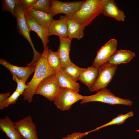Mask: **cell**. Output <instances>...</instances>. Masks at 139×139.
Returning <instances> with one entry per match:
<instances>
[{
    "mask_svg": "<svg viewBox=\"0 0 139 139\" xmlns=\"http://www.w3.org/2000/svg\"><path fill=\"white\" fill-rule=\"evenodd\" d=\"M48 46L44 50L41 56L37 62L34 74L30 81L27 84L28 87L22 95L23 99L28 103H31L35 94V92L40 83L47 77L56 73L49 65L47 59Z\"/></svg>",
    "mask_w": 139,
    "mask_h": 139,
    "instance_id": "1",
    "label": "cell"
},
{
    "mask_svg": "<svg viewBox=\"0 0 139 139\" xmlns=\"http://www.w3.org/2000/svg\"><path fill=\"white\" fill-rule=\"evenodd\" d=\"M101 0H85L80 9L70 18L87 26L101 13Z\"/></svg>",
    "mask_w": 139,
    "mask_h": 139,
    "instance_id": "2",
    "label": "cell"
},
{
    "mask_svg": "<svg viewBox=\"0 0 139 139\" xmlns=\"http://www.w3.org/2000/svg\"><path fill=\"white\" fill-rule=\"evenodd\" d=\"M17 21V29L18 32L29 42L31 46L33 53V56L31 62L27 64L28 66H35L37 62L41 57L42 54L35 49L30 34V31L27 23L24 14L25 10L21 4L17 5L15 9Z\"/></svg>",
    "mask_w": 139,
    "mask_h": 139,
    "instance_id": "3",
    "label": "cell"
},
{
    "mask_svg": "<svg viewBox=\"0 0 139 139\" xmlns=\"http://www.w3.org/2000/svg\"><path fill=\"white\" fill-rule=\"evenodd\" d=\"M93 101L101 102L111 105L120 104L131 106L133 103V102L129 100L116 96L107 88L98 91L94 94L86 96L85 98L82 100L81 104Z\"/></svg>",
    "mask_w": 139,
    "mask_h": 139,
    "instance_id": "4",
    "label": "cell"
},
{
    "mask_svg": "<svg viewBox=\"0 0 139 139\" xmlns=\"http://www.w3.org/2000/svg\"><path fill=\"white\" fill-rule=\"evenodd\" d=\"M55 74L47 77L40 83L35 94L41 95L50 101H54L61 88Z\"/></svg>",
    "mask_w": 139,
    "mask_h": 139,
    "instance_id": "5",
    "label": "cell"
},
{
    "mask_svg": "<svg viewBox=\"0 0 139 139\" xmlns=\"http://www.w3.org/2000/svg\"><path fill=\"white\" fill-rule=\"evenodd\" d=\"M70 89L61 88L58 94L54 101L56 107L63 111L67 110L75 103L85 97Z\"/></svg>",
    "mask_w": 139,
    "mask_h": 139,
    "instance_id": "6",
    "label": "cell"
},
{
    "mask_svg": "<svg viewBox=\"0 0 139 139\" xmlns=\"http://www.w3.org/2000/svg\"><path fill=\"white\" fill-rule=\"evenodd\" d=\"M85 1L69 2L50 0V14L54 17L58 14H63L68 17H70L80 9Z\"/></svg>",
    "mask_w": 139,
    "mask_h": 139,
    "instance_id": "7",
    "label": "cell"
},
{
    "mask_svg": "<svg viewBox=\"0 0 139 139\" xmlns=\"http://www.w3.org/2000/svg\"><path fill=\"white\" fill-rule=\"evenodd\" d=\"M117 66L107 63L99 68L98 75L94 84L89 90L90 92L98 91L106 88L112 79Z\"/></svg>",
    "mask_w": 139,
    "mask_h": 139,
    "instance_id": "8",
    "label": "cell"
},
{
    "mask_svg": "<svg viewBox=\"0 0 139 139\" xmlns=\"http://www.w3.org/2000/svg\"><path fill=\"white\" fill-rule=\"evenodd\" d=\"M15 126L24 139H39L36 126L29 116L15 123Z\"/></svg>",
    "mask_w": 139,
    "mask_h": 139,
    "instance_id": "9",
    "label": "cell"
},
{
    "mask_svg": "<svg viewBox=\"0 0 139 139\" xmlns=\"http://www.w3.org/2000/svg\"><path fill=\"white\" fill-rule=\"evenodd\" d=\"M117 41L115 39H112L109 40L98 51L93 65L99 68L107 63L117 50Z\"/></svg>",
    "mask_w": 139,
    "mask_h": 139,
    "instance_id": "10",
    "label": "cell"
},
{
    "mask_svg": "<svg viewBox=\"0 0 139 139\" xmlns=\"http://www.w3.org/2000/svg\"><path fill=\"white\" fill-rule=\"evenodd\" d=\"M24 15L30 31H33L37 33L42 41L44 50H45L48 47L47 45L49 42L48 29L39 24L25 12Z\"/></svg>",
    "mask_w": 139,
    "mask_h": 139,
    "instance_id": "11",
    "label": "cell"
},
{
    "mask_svg": "<svg viewBox=\"0 0 139 139\" xmlns=\"http://www.w3.org/2000/svg\"><path fill=\"white\" fill-rule=\"evenodd\" d=\"M101 13L104 15L114 18L116 20L124 21L125 16L113 0H101Z\"/></svg>",
    "mask_w": 139,
    "mask_h": 139,
    "instance_id": "12",
    "label": "cell"
},
{
    "mask_svg": "<svg viewBox=\"0 0 139 139\" xmlns=\"http://www.w3.org/2000/svg\"><path fill=\"white\" fill-rule=\"evenodd\" d=\"M66 15H60L58 20L53 19L50 24L48 31L49 36L56 35L59 37L67 38L68 37L67 19Z\"/></svg>",
    "mask_w": 139,
    "mask_h": 139,
    "instance_id": "13",
    "label": "cell"
},
{
    "mask_svg": "<svg viewBox=\"0 0 139 139\" xmlns=\"http://www.w3.org/2000/svg\"><path fill=\"white\" fill-rule=\"evenodd\" d=\"M0 64L7 69L11 73L15 74L20 80L26 83L31 74L34 72L36 66L23 67L11 64L4 59H0Z\"/></svg>",
    "mask_w": 139,
    "mask_h": 139,
    "instance_id": "14",
    "label": "cell"
},
{
    "mask_svg": "<svg viewBox=\"0 0 139 139\" xmlns=\"http://www.w3.org/2000/svg\"><path fill=\"white\" fill-rule=\"evenodd\" d=\"M0 130L10 139H24L16 129L15 123L7 115L0 119Z\"/></svg>",
    "mask_w": 139,
    "mask_h": 139,
    "instance_id": "15",
    "label": "cell"
},
{
    "mask_svg": "<svg viewBox=\"0 0 139 139\" xmlns=\"http://www.w3.org/2000/svg\"><path fill=\"white\" fill-rule=\"evenodd\" d=\"M59 45L57 51L60 58L62 68L72 62L70 57L72 40L68 38L59 37Z\"/></svg>",
    "mask_w": 139,
    "mask_h": 139,
    "instance_id": "16",
    "label": "cell"
},
{
    "mask_svg": "<svg viewBox=\"0 0 139 139\" xmlns=\"http://www.w3.org/2000/svg\"><path fill=\"white\" fill-rule=\"evenodd\" d=\"M99 68L93 65L84 68L77 78V80L85 84L90 90L95 82L97 77Z\"/></svg>",
    "mask_w": 139,
    "mask_h": 139,
    "instance_id": "17",
    "label": "cell"
},
{
    "mask_svg": "<svg viewBox=\"0 0 139 139\" xmlns=\"http://www.w3.org/2000/svg\"><path fill=\"white\" fill-rule=\"evenodd\" d=\"M135 56V54L129 50H116L109 59L107 63L117 66L128 62Z\"/></svg>",
    "mask_w": 139,
    "mask_h": 139,
    "instance_id": "18",
    "label": "cell"
},
{
    "mask_svg": "<svg viewBox=\"0 0 139 139\" xmlns=\"http://www.w3.org/2000/svg\"><path fill=\"white\" fill-rule=\"evenodd\" d=\"M68 30V37L72 40L76 38L79 40L84 36L83 31L85 27L80 23L70 17L67 20Z\"/></svg>",
    "mask_w": 139,
    "mask_h": 139,
    "instance_id": "19",
    "label": "cell"
},
{
    "mask_svg": "<svg viewBox=\"0 0 139 139\" xmlns=\"http://www.w3.org/2000/svg\"><path fill=\"white\" fill-rule=\"evenodd\" d=\"M55 75L61 88H68L79 93L80 88L79 84L67 75L62 68L55 74Z\"/></svg>",
    "mask_w": 139,
    "mask_h": 139,
    "instance_id": "20",
    "label": "cell"
},
{
    "mask_svg": "<svg viewBox=\"0 0 139 139\" xmlns=\"http://www.w3.org/2000/svg\"><path fill=\"white\" fill-rule=\"evenodd\" d=\"M25 12L47 29L53 19V17L51 14L41 11L29 9L25 10Z\"/></svg>",
    "mask_w": 139,
    "mask_h": 139,
    "instance_id": "21",
    "label": "cell"
},
{
    "mask_svg": "<svg viewBox=\"0 0 139 139\" xmlns=\"http://www.w3.org/2000/svg\"><path fill=\"white\" fill-rule=\"evenodd\" d=\"M47 59L51 68L56 73L61 68L60 58L58 52L53 51L49 48L47 52Z\"/></svg>",
    "mask_w": 139,
    "mask_h": 139,
    "instance_id": "22",
    "label": "cell"
},
{
    "mask_svg": "<svg viewBox=\"0 0 139 139\" xmlns=\"http://www.w3.org/2000/svg\"><path fill=\"white\" fill-rule=\"evenodd\" d=\"M62 68L67 75L76 82L78 77L84 68L78 67L72 62Z\"/></svg>",
    "mask_w": 139,
    "mask_h": 139,
    "instance_id": "23",
    "label": "cell"
},
{
    "mask_svg": "<svg viewBox=\"0 0 139 139\" xmlns=\"http://www.w3.org/2000/svg\"><path fill=\"white\" fill-rule=\"evenodd\" d=\"M134 115L133 112L131 111L125 114H120L112 119L108 123L97 127L92 130L88 131L89 133L97 131L100 129L108 126L114 125H120L123 124L125 121L129 117Z\"/></svg>",
    "mask_w": 139,
    "mask_h": 139,
    "instance_id": "24",
    "label": "cell"
},
{
    "mask_svg": "<svg viewBox=\"0 0 139 139\" xmlns=\"http://www.w3.org/2000/svg\"><path fill=\"white\" fill-rule=\"evenodd\" d=\"M21 4L20 0H3L2 1V9L4 11H8L16 17L15 9L17 5Z\"/></svg>",
    "mask_w": 139,
    "mask_h": 139,
    "instance_id": "25",
    "label": "cell"
},
{
    "mask_svg": "<svg viewBox=\"0 0 139 139\" xmlns=\"http://www.w3.org/2000/svg\"><path fill=\"white\" fill-rule=\"evenodd\" d=\"M50 0H37L36 3L29 9H32L42 11L50 14Z\"/></svg>",
    "mask_w": 139,
    "mask_h": 139,
    "instance_id": "26",
    "label": "cell"
},
{
    "mask_svg": "<svg viewBox=\"0 0 139 139\" xmlns=\"http://www.w3.org/2000/svg\"><path fill=\"white\" fill-rule=\"evenodd\" d=\"M12 79L17 83V86L15 90L18 91L22 95L25 90L27 88L28 86L25 83L19 79L16 75L13 73Z\"/></svg>",
    "mask_w": 139,
    "mask_h": 139,
    "instance_id": "27",
    "label": "cell"
},
{
    "mask_svg": "<svg viewBox=\"0 0 139 139\" xmlns=\"http://www.w3.org/2000/svg\"><path fill=\"white\" fill-rule=\"evenodd\" d=\"M21 95V94L20 92L15 90L12 94L4 102L5 108L10 105L15 103L18 98Z\"/></svg>",
    "mask_w": 139,
    "mask_h": 139,
    "instance_id": "28",
    "label": "cell"
},
{
    "mask_svg": "<svg viewBox=\"0 0 139 139\" xmlns=\"http://www.w3.org/2000/svg\"><path fill=\"white\" fill-rule=\"evenodd\" d=\"M88 132L84 133L74 132L68 135L62 139H80L82 137L89 134Z\"/></svg>",
    "mask_w": 139,
    "mask_h": 139,
    "instance_id": "29",
    "label": "cell"
},
{
    "mask_svg": "<svg viewBox=\"0 0 139 139\" xmlns=\"http://www.w3.org/2000/svg\"><path fill=\"white\" fill-rule=\"evenodd\" d=\"M37 0H20L21 5L25 10L29 9L37 2Z\"/></svg>",
    "mask_w": 139,
    "mask_h": 139,
    "instance_id": "30",
    "label": "cell"
},
{
    "mask_svg": "<svg viewBox=\"0 0 139 139\" xmlns=\"http://www.w3.org/2000/svg\"><path fill=\"white\" fill-rule=\"evenodd\" d=\"M10 96V92H7L4 93L0 94V109L3 110L5 108L4 102Z\"/></svg>",
    "mask_w": 139,
    "mask_h": 139,
    "instance_id": "31",
    "label": "cell"
}]
</instances>
